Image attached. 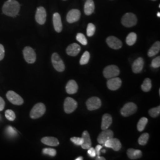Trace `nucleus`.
Listing matches in <instances>:
<instances>
[{
  "mask_svg": "<svg viewBox=\"0 0 160 160\" xmlns=\"http://www.w3.org/2000/svg\"><path fill=\"white\" fill-rule=\"evenodd\" d=\"M20 4L16 0H8L2 7L4 14L10 17H16L20 11Z\"/></svg>",
  "mask_w": 160,
  "mask_h": 160,
  "instance_id": "obj_1",
  "label": "nucleus"
},
{
  "mask_svg": "<svg viewBox=\"0 0 160 160\" xmlns=\"http://www.w3.org/2000/svg\"><path fill=\"white\" fill-rule=\"evenodd\" d=\"M46 111V107L43 103H39L35 104L32 109L30 116L32 119H36L39 118L45 114Z\"/></svg>",
  "mask_w": 160,
  "mask_h": 160,
  "instance_id": "obj_2",
  "label": "nucleus"
},
{
  "mask_svg": "<svg viewBox=\"0 0 160 160\" xmlns=\"http://www.w3.org/2000/svg\"><path fill=\"white\" fill-rule=\"evenodd\" d=\"M121 22L125 27L131 28L137 24V18L134 14L128 12L122 17Z\"/></svg>",
  "mask_w": 160,
  "mask_h": 160,
  "instance_id": "obj_3",
  "label": "nucleus"
},
{
  "mask_svg": "<svg viewBox=\"0 0 160 160\" xmlns=\"http://www.w3.org/2000/svg\"><path fill=\"white\" fill-rule=\"evenodd\" d=\"M52 63L54 67L58 72H63L65 70V64L63 61L57 53H53L52 55Z\"/></svg>",
  "mask_w": 160,
  "mask_h": 160,
  "instance_id": "obj_4",
  "label": "nucleus"
},
{
  "mask_svg": "<svg viewBox=\"0 0 160 160\" xmlns=\"http://www.w3.org/2000/svg\"><path fill=\"white\" fill-rule=\"evenodd\" d=\"M120 74V70L119 68L114 65H109L104 69L103 75L106 78H111L118 76Z\"/></svg>",
  "mask_w": 160,
  "mask_h": 160,
  "instance_id": "obj_5",
  "label": "nucleus"
},
{
  "mask_svg": "<svg viewBox=\"0 0 160 160\" xmlns=\"http://www.w3.org/2000/svg\"><path fill=\"white\" fill-rule=\"evenodd\" d=\"M137 110V106L135 103L129 102L125 104L120 110L121 114L125 117L134 114Z\"/></svg>",
  "mask_w": 160,
  "mask_h": 160,
  "instance_id": "obj_6",
  "label": "nucleus"
},
{
  "mask_svg": "<svg viewBox=\"0 0 160 160\" xmlns=\"http://www.w3.org/2000/svg\"><path fill=\"white\" fill-rule=\"evenodd\" d=\"M23 55L26 61L29 63H33L36 59V55L33 49L31 47L26 46L23 49Z\"/></svg>",
  "mask_w": 160,
  "mask_h": 160,
  "instance_id": "obj_7",
  "label": "nucleus"
},
{
  "mask_svg": "<svg viewBox=\"0 0 160 160\" xmlns=\"http://www.w3.org/2000/svg\"><path fill=\"white\" fill-rule=\"evenodd\" d=\"M77 102L72 98H66L64 102V110L65 113L68 114L72 113L77 108Z\"/></svg>",
  "mask_w": 160,
  "mask_h": 160,
  "instance_id": "obj_8",
  "label": "nucleus"
},
{
  "mask_svg": "<svg viewBox=\"0 0 160 160\" xmlns=\"http://www.w3.org/2000/svg\"><path fill=\"white\" fill-rule=\"evenodd\" d=\"M6 96L7 99L13 104L19 106L23 104L24 102L23 99L21 96L13 91H8L6 94Z\"/></svg>",
  "mask_w": 160,
  "mask_h": 160,
  "instance_id": "obj_9",
  "label": "nucleus"
},
{
  "mask_svg": "<svg viewBox=\"0 0 160 160\" xmlns=\"http://www.w3.org/2000/svg\"><path fill=\"white\" fill-rule=\"evenodd\" d=\"M35 19L36 22L39 24H44L46 20V10L43 7H39L37 8Z\"/></svg>",
  "mask_w": 160,
  "mask_h": 160,
  "instance_id": "obj_10",
  "label": "nucleus"
},
{
  "mask_svg": "<svg viewBox=\"0 0 160 160\" xmlns=\"http://www.w3.org/2000/svg\"><path fill=\"white\" fill-rule=\"evenodd\" d=\"M87 108L89 110H94L99 109L101 107V100L97 97L90 98L86 102Z\"/></svg>",
  "mask_w": 160,
  "mask_h": 160,
  "instance_id": "obj_11",
  "label": "nucleus"
},
{
  "mask_svg": "<svg viewBox=\"0 0 160 160\" xmlns=\"http://www.w3.org/2000/svg\"><path fill=\"white\" fill-rule=\"evenodd\" d=\"M106 147L113 149L115 151H119L122 148V144L120 141L117 138H110L103 144Z\"/></svg>",
  "mask_w": 160,
  "mask_h": 160,
  "instance_id": "obj_12",
  "label": "nucleus"
},
{
  "mask_svg": "<svg viewBox=\"0 0 160 160\" xmlns=\"http://www.w3.org/2000/svg\"><path fill=\"white\" fill-rule=\"evenodd\" d=\"M113 132L109 129H105L102 132L97 138V141L100 144H104L108 139L113 138Z\"/></svg>",
  "mask_w": 160,
  "mask_h": 160,
  "instance_id": "obj_13",
  "label": "nucleus"
},
{
  "mask_svg": "<svg viewBox=\"0 0 160 160\" xmlns=\"http://www.w3.org/2000/svg\"><path fill=\"white\" fill-rule=\"evenodd\" d=\"M81 17V12L79 10L72 9L68 12L67 15V21L69 23H73L78 22Z\"/></svg>",
  "mask_w": 160,
  "mask_h": 160,
  "instance_id": "obj_14",
  "label": "nucleus"
},
{
  "mask_svg": "<svg viewBox=\"0 0 160 160\" xmlns=\"http://www.w3.org/2000/svg\"><path fill=\"white\" fill-rule=\"evenodd\" d=\"M106 43L108 46L113 49H119L122 46V41L114 36H109L106 39Z\"/></svg>",
  "mask_w": 160,
  "mask_h": 160,
  "instance_id": "obj_15",
  "label": "nucleus"
},
{
  "mask_svg": "<svg viewBox=\"0 0 160 160\" xmlns=\"http://www.w3.org/2000/svg\"><path fill=\"white\" fill-rule=\"evenodd\" d=\"M122 85V80L118 77H113L109 78L107 82V86L109 90L115 91L118 90Z\"/></svg>",
  "mask_w": 160,
  "mask_h": 160,
  "instance_id": "obj_16",
  "label": "nucleus"
},
{
  "mask_svg": "<svg viewBox=\"0 0 160 160\" xmlns=\"http://www.w3.org/2000/svg\"><path fill=\"white\" fill-rule=\"evenodd\" d=\"M53 23L55 31L58 33H60L62 30V23L61 21V17L58 12H55L53 15Z\"/></svg>",
  "mask_w": 160,
  "mask_h": 160,
  "instance_id": "obj_17",
  "label": "nucleus"
},
{
  "mask_svg": "<svg viewBox=\"0 0 160 160\" xmlns=\"http://www.w3.org/2000/svg\"><path fill=\"white\" fill-rule=\"evenodd\" d=\"M144 61L142 58H138L132 64V71L134 73L138 74L141 72L143 69Z\"/></svg>",
  "mask_w": 160,
  "mask_h": 160,
  "instance_id": "obj_18",
  "label": "nucleus"
},
{
  "mask_svg": "<svg viewBox=\"0 0 160 160\" xmlns=\"http://www.w3.org/2000/svg\"><path fill=\"white\" fill-rule=\"evenodd\" d=\"M80 51L81 47L80 45L75 43L69 45L66 49L67 53L71 57L77 56L80 53Z\"/></svg>",
  "mask_w": 160,
  "mask_h": 160,
  "instance_id": "obj_19",
  "label": "nucleus"
},
{
  "mask_svg": "<svg viewBox=\"0 0 160 160\" xmlns=\"http://www.w3.org/2000/svg\"><path fill=\"white\" fill-rule=\"evenodd\" d=\"M82 138L83 139V143L81 145L82 148L88 149L92 147V141L88 132L85 131L82 134Z\"/></svg>",
  "mask_w": 160,
  "mask_h": 160,
  "instance_id": "obj_20",
  "label": "nucleus"
},
{
  "mask_svg": "<svg viewBox=\"0 0 160 160\" xmlns=\"http://www.w3.org/2000/svg\"><path fill=\"white\" fill-rule=\"evenodd\" d=\"M78 85L74 80H69L66 86V91L69 94L76 93L78 91Z\"/></svg>",
  "mask_w": 160,
  "mask_h": 160,
  "instance_id": "obj_21",
  "label": "nucleus"
},
{
  "mask_svg": "<svg viewBox=\"0 0 160 160\" xmlns=\"http://www.w3.org/2000/svg\"><path fill=\"white\" fill-rule=\"evenodd\" d=\"M127 155L131 160H137L142 157V153L140 150L130 148L127 151Z\"/></svg>",
  "mask_w": 160,
  "mask_h": 160,
  "instance_id": "obj_22",
  "label": "nucleus"
},
{
  "mask_svg": "<svg viewBox=\"0 0 160 160\" xmlns=\"http://www.w3.org/2000/svg\"><path fill=\"white\" fill-rule=\"evenodd\" d=\"M41 142L46 145L51 146V147H57L59 145V142L57 138L51 137L43 138L41 139Z\"/></svg>",
  "mask_w": 160,
  "mask_h": 160,
  "instance_id": "obj_23",
  "label": "nucleus"
},
{
  "mask_svg": "<svg viewBox=\"0 0 160 160\" xmlns=\"http://www.w3.org/2000/svg\"><path fill=\"white\" fill-rule=\"evenodd\" d=\"M112 123V118L109 114H104L102 118L101 128L102 130L108 129Z\"/></svg>",
  "mask_w": 160,
  "mask_h": 160,
  "instance_id": "obj_24",
  "label": "nucleus"
},
{
  "mask_svg": "<svg viewBox=\"0 0 160 160\" xmlns=\"http://www.w3.org/2000/svg\"><path fill=\"white\" fill-rule=\"evenodd\" d=\"M95 9L94 2L92 0H87L84 5V12L86 15L90 16L93 13Z\"/></svg>",
  "mask_w": 160,
  "mask_h": 160,
  "instance_id": "obj_25",
  "label": "nucleus"
},
{
  "mask_svg": "<svg viewBox=\"0 0 160 160\" xmlns=\"http://www.w3.org/2000/svg\"><path fill=\"white\" fill-rule=\"evenodd\" d=\"M160 51V42L157 41L154 44L151 46L148 52V55L149 57H152L156 55Z\"/></svg>",
  "mask_w": 160,
  "mask_h": 160,
  "instance_id": "obj_26",
  "label": "nucleus"
},
{
  "mask_svg": "<svg viewBox=\"0 0 160 160\" xmlns=\"http://www.w3.org/2000/svg\"><path fill=\"white\" fill-rule=\"evenodd\" d=\"M137 39V35L135 33L132 32L128 35L126 37V43L129 46H132L133 45Z\"/></svg>",
  "mask_w": 160,
  "mask_h": 160,
  "instance_id": "obj_27",
  "label": "nucleus"
},
{
  "mask_svg": "<svg viewBox=\"0 0 160 160\" xmlns=\"http://www.w3.org/2000/svg\"><path fill=\"white\" fill-rule=\"evenodd\" d=\"M152 87V82L151 80L149 78H146L143 81V83L141 86V88L142 91L145 92H148L150 91Z\"/></svg>",
  "mask_w": 160,
  "mask_h": 160,
  "instance_id": "obj_28",
  "label": "nucleus"
},
{
  "mask_svg": "<svg viewBox=\"0 0 160 160\" xmlns=\"http://www.w3.org/2000/svg\"><path fill=\"white\" fill-rule=\"evenodd\" d=\"M148 123V119L146 118H142L139 120L137 125V129L138 131H143Z\"/></svg>",
  "mask_w": 160,
  "mask_h": 160,
  "instance_id": "obj_29",
  "label": "nucleus"
},
{
  "mask_svg": "<svg viewBox=\"0 0 160 160\" xmlns=\"http://www.w3.org/2000/svg\"><path fill=\"white\" fill-rule=\"evenodd\" d=\"M149 134L147 133H144L142 134L138 139V143L141 145H145L148 142L149 139Z\"/></svg>",
  "mask_w": 160,
  "mask_h": 160,
  "instance_id": "obj_30",
  "label": "nucleus"
},
{
  "mask_svg": "<svg viewBox=\"0 0 160 160\" xmlns=\"http://www.w3.org/2000/svg\"><path fill=\"white\" fill-rule=\"evenodd\" d=\"M90 53L88 51L85 52L81 58L80 64L82 65H86L87 63H88L90 60Z\"/></svg>",
  "mask_w": 160,
  "mask_h": 160,
  "instance_id": "obj_31",
  "label": "nucleus"
},
{
  "mask_svg": "<svg viewBox=\"0 0 160 160\" xmlns=\"http://www.w3.org/2000/svg\"><path fill=\"white\" fill-rule=\"evenodd\" d=\"M96 31V26L92 23H89L87 28V34L88 37L92 36Z\"/></svg>",
  "mask_w": 160,
  "mask_h": 160,
  "instance_id": "obj_32",
  "label": "nucleus"
},
{
  "mask_svg": "<svg viewBox=\"0 0 160 160\" xmlns=\"http://www.w3.org/2000/svg\"><path fill=\"white\" fill-rule=\"evenodd\" d=\"M160 106H158V107H156L154 108L151 109L149 110V114L152 118H156L160 115Z\"/></svg>",
  "mask_w": 160,
  "mask_h": 160,
  "instance_id": "obj_33",
  "label": "nucleus"
},
{
  "mask_svg": "<svg viewBox=\"0 0 160 160\" xmlns=\"http://www.w3.org/2000/svg\"><path fill=\"white\" fill-rule=\"evenodd\" d=\"M76 39L83 45H87V40L86 39V36L82 33H79L77 34Z\"/></svg>",
  "mask_w": 160,
  "mask_h": 160,
  "instance_id": "obj_34",
  "label": "nucleus"
},
{
  "mask_svg": "<svg viewBox=\"0 0 160 160\" xmlns=\"http://www.w3.org/2000/svg\"><path fill=\"white\" fill-rule=\"evenodd\" d=\"M6 118L8 120L13 121L16 119V114L12 110H7L5 112Z\"/></svg>",
  "mask_w": 160,
  "mask_h": 160,
  "instance_id": "obj_35",
  "label": "nucleus"
},
{
  "mask_svg": "<svg viewBox=\"0 0 160 160\" xmlns=\"http://www.w3.org/2000/svg\"><path fill=\"white\" fill-rule=\"evenodd\" d=\"M6 133L10 137H14L17 134L16 130L12 126H8L6 128Z\"/></svg>",
  "mask_w": 160,
  "mask_h": 160,
  "instance_id": "obj_36",
  "label": "nucleus"
},
{
  "mask_svg": "<svg viewBox=\"0 0 160 160\" xmlns=\"http://www.w3.org/2000/svg\"><path fill=\"white\" fill-rule=\"evenodd\" d=\"M42 151L43 154L48 155L51 157H55L57 154V151L55 149L44 148Z\"/></svg>",
  "mask_w": 160,
  "mask_h": 160,
  "instance_id": "obj_37",
  "label": "nucleus"
},
{
  "mask_svg": "<svg viewBox=\"0 0 160 160\" xmlns=\"http://www.w3.org/2000/svg\"><path fill=\"white\" fill-rule=\"evenodd\" d=\"M151 67L157 68H159L160 67V57L155 58L151 62Z\"/></svg>",
  "mask_w": 160,
  "mask_h": 160,
  "instance_id": "obj_38",
  "label": "nucleus"
},
{
  "mask_svg": "<svg viewBox=\"0 0 160 160\" xmlns=\"http://www.w3.org/2000/svg\"><path fill=\"white\" fill-rule=\"evenodd\" d=\"M71 141L77 145H81L83 143V139L82 138L72 137L71 138Z\"/></svg>",
  "mask_w": 160,
  "mask_h": 160,
  "instance_id": "obj_39",
  "label": "nucleus"
},
{
  "mask_svg": "<svg viewBox=\"0 0 160 160\" xmlns=\"http://www.w3.org/2000/svg\"><path fill=\"white\" fill-rule=\"evenodd\" d=\"M88 154L91 157H95L96 156V151L94 148H92V147L88 149Z\"/></svg>",
  "mask_w": 160,
  "mask_h": 160,
  "instance_id": "obj_40",
  "label": "nucleus"
},
{
  "mask_svg": "<svg viewBox=\"0 0 160 160\" xmlns=\"http://www.w3.org/2000/svg\"><path fill=\"white\" fill-rule=\"evenodd\" d=\"M5 55V50L2 45L0 44V61H1Z\"/></svg>",
  "mask_w": 160,
  "mask_h": 160,
  "instance_id": "obj_41",
  "label": "nucleus"
},
{
  "mask_svg": "<svg viewBox=\"0 0 160 160\" xmlns=\"http://www.w3.org/2000/svg\"><path fill=\"white\" fill-rule=\"evenodd\" d=\"M5 108V102L2 97H0V112L2 111Z\"/></svg>",
  "mask_w": 160,
  "mask_h": 160,
  "instance_id": "obj_42",
  "label": "nucleus"
},
{
  "mask_svg": "<svg viewBox=\"0 0 160 160\" xmlns=\"http://www.w3.org/2000/svg\"><path fill=\"white\" fill-rule=\"evenodd\" d=\"M102 148V146L101 145H98L96 146V147L94 148L97 156H99L100 154V151H101Z\"/></svg>",
  "mask_w": 160,
  "mask_h": 160,
  "instance_id": "obj_43",
  "label": "nucleus"
},
{
  "mask_svg": "<svg viewBox=\"0 0 160 160\" xmlns=\"http://www.w3.org/2000/svg\"><path fill=\"white\" fill-rule=\"evenodd\" d=\"M96 160H105V158H104L103 157H100V155L99 156H97V157H96Z\"/></svg>",
  "mask_w": 160,
  "mask_h": 160,
  "instance_id": "obj_44",
  "label": "nucleus"
},
{
  "mask_svg": "<svg viewBox=\"0 0 160 160\" xmlns=\"http://www.w3.org/2000/svg\"><path fill=\"white\" fill-rule=\"evenodd\" d=\"M83 160V158H82V157H78V158H77L75 160Z\"/></svg>",
  "mask_w": 160,
  "mask_h": 160,
  "instance_id": "obj_45",
  "label": "nucleus"
},
{
  "mask_svg": "<svg viewBox=\"0 0 160 160\" xmlns=\"http://www.w3.org/2000/svg\"><path fill=\"white\" fill-rule=\"evenodd\" d=\"M157 16L158 17H160V12H158V13H157Z\"/></svg>",
  "mask_w": 160,
  "mask_h": 160,
  "instance_id": "obj_46",
  "label": "nucleus"
},
{
  "mask_svg": "<svg viewBox=\"0 0 160 160\" xmlns=\"http://www.w3.org/2000/svg\"><path fill=\"white\" fill-rule=\"evenodd\" d=\"M102 151V152H106V150H104V149H103Z\"/></svg>",
  "mask_w": 160,
  "mask_h": 160,
  "instance_id": "obj_47",
  "label": "nucleus"
},
{
  "mask_svg": "<svg viewBox=\"0 0 160 160\" xmlns=\"http://www.w3.org/2000/svg\"><path fill=\"white\" fill-rule=\"evenodd\" d=\"M152 1H156V0H152Z\"/></svg>",
  "mask_w": 160,
  "mask_h": 160,
  "instance_id": "obj_48",
  "label": "nucleus"
},
{
  "mask_svg": "<svg viewBox=\"0 0 160 160\" xmlns=\"http://www.w3.org/2000/svg\"><path fill=\"white\" fill-rule=\"evenodd\" d=\"M63 1H66V0H63Z\"/></svg>",
  "mask_w": 160,
  "mask_h": 160,
  "instance_id": "obj_49",
  "label": "nucleus"
}]
</instances>
